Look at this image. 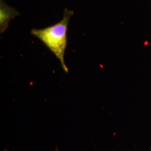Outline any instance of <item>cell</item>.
<instances>
[{"label": "cell", "instance_id": "6da1fadb", "mask_svg": "<svg viewBox=\"0 0 151 151\" xmlns=\"http://www.w3.org/2000/svg\"><path fill=\"white\" fill-rule=\"evenodd\" d=\"M73 14V11L66 8L62 20L58 23L44 29H33L31 31L32 35L43 42L59 59L66 72H68V68L65 63L64 56L67 46V31L70 19Z\"/></svg>", "mask_w": 151, "mask_h": 151}, {"label": "cell", "instance_id": "7a4b0ae2", "mask_svg": "<svg viewBox=\"0 0 151 151\" xmlns=\"http://www.w3.org/2000/svg\"><path fill=\"white\" fill-rule=\"evenodd\" d=\"M20 13L15 9L6 4L4 0L0 1V32H4L12 19L19 16Z\"/></svg>", "mask_w": 151, "mask_h": 151}]
</instances>
